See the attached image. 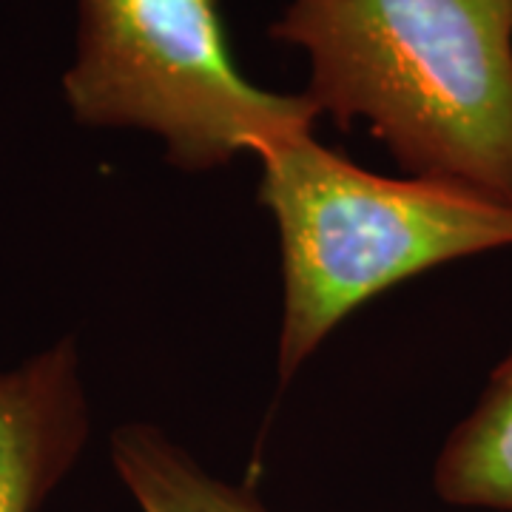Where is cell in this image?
<instances>
[{
	"instance_id": "obj_1",
	"label": "cell",
	"mask_w": 512,
	"mask_h": 512,
	"mask_svg": "<svg viewBox=\"0 0 512 512\" xmlns=\"http://www.w3.org/2000/svg\"><path fill=\"white\" fill-rule=\"evenodd\" d=\"M268 35L308 57L319 114L512 208V0H288Z\"/></svg>"
},
{
	"instance_id": "obj_2",
	"label": "cell",
	"mask_w": 512,
	"mask_h": 512,
	"mask_svg": "<svg viewBox=\"0 0 512 512\" xmlns=\"http://www.w3.org/2000/svg\"><path fill=\"white\" fill-rule=\"evenodd\" d=\"M279 231V384L350 313L439 265L512 248V208L461 185L367 171L313 134L259 154Z\"/></svg>"
},
{
	"instance_id": "obj_3",
	"label": "cell",
	"mask_w": 512,
	"mask_h": 512,
	"mask_svg": "<svg viewBox=\"0 0 512 512\" xmlns=\"http://www.w3.org/2000/svg\"><path fill=\"white\" fill-rule=\"evenodd\" d=\"M63 100L86 128H137L165 163L202 174L313 134L302 94L268 92L234 60L220 0H77Z\"/></svg>"
},
{
	"instance_id": "obj_4",
	"label": "cell",
	"mask_w": 512,
	"mask_h": 512,
	"mask_svg": "<svg viewBox=\"0 0 512 512\" xmlns=\"http://www.w3.org/2000/svg\"><path fill=\"white\" fill-rule=\"evenodd\" d=\"M92 399L72 336L0 367V512H40L92 441Z\"/></svg>"
},
{
	"instance_id": "obj_5",
	"label": "cell",
	"mask_w": 512,
	"mask_h": 512,
	"mask_svg": "<svg viewBox=\"0 0 512 512\" xmlns=\"http://www.w3.org/2000/svg\"><path fill=\"white\" fill-rule=\"evenodd\" d=\"M111 467L140 512H274L242 484L208 473L160 427L120 424L109 439Z\"/></svg>"
},
{
	"instance_id": "obj_6",
	"label": "cell",
	"mask_w": 512,
	"mask_h": 512,
	"mask_svg": "<svg viewBox=\"0 0 512 512\" xmlns=\"http://www.w3.org/2000/svg\"><path fill=\"white\" fill-rule=\"evenodd\" d=\"M433 490L450 507L512 512V345L439 450Z\"/></svg>"
}]
</instances>
